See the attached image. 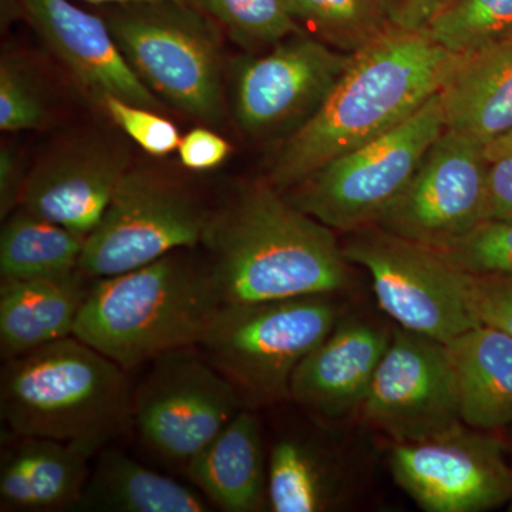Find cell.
I'll return each instance as SVG.
<instances>
[{
    "instance_id": "38",
    "label": "cell",
    "mask_w": 512,
    "mask_h": 512,
    "mask_svg": "<svg viewBox=\"0 0 512 512\" xmlns=\"http://www.w3.org/2000/svg\"><path fill=\"white\" fill-rule=\"evenodd\" d=\"M86 2L96 3V5L123 6L133 5V3L161 2V0H86ZM175 2L190 3V0H175Z\"/></svg>"
},
{
    "instance_id": "4",
    "label": "cell",
    "mask_w": 512,
    "mask_h": 512,
    "mask_svg": "<svg viewBox=\"0 0 512 512\" xmlns=\"http://www.w3.org/2000/svg\"><path fill=\"white\" fill-rule=\"evenodd\" d=\"M0 413L16 437L109 443L133 420L123 367L76 336L6 360Z\"/></svg>"
},
{
    "instance_id": "36",
    "label": "cell",
    "mask_w": 512,
    "mask_h": 512,
    "mask_svg": "<svg viewBox=\"0 0 512 512\" xmlns=\"http://www.w3.org/2000/svg\"><path fill=\"white\" fill-rule=\"evenodd\" d=\"M26 178H23L18 158L10 148H2L0 151V215L2 220L9 217L19 205L23 185Z\"/></svg>"
},
{
    "instance_id": "22",
    "label": "cell",
    "mask_w": 512,
    "mask_h": 512,
    "mask_svg": "<svg viewBox=\"0 0 512 512\" xmlns=\"http://www.w3.org/2000/svg\"><path fill=\"white\" fill-rule=\"evenodd\" d=\"M456 375L461 421L473 429L512 427V336L480 325L446 343Z\"/></svg>"
},
{
    "instance_id": "28",
    "label": "cell",
    "mask_w": 512,
    "mask_h": 512,
    "mask_svg": "<svg viewBox=\"0 0 512 512\" xmlns=\"http://www.w3.org/2000/svg\"><path fill=\"white\" fill-rule=\"evenodd\" d=\"M215 22L228 30L239 45H278L302 32L289 10L288 0H190Z\"/></svg>"
},
{
    "instance_id": "27",
    "label": "cell",
    "mask_w": 512,
    "mask_h": 512,
    "mask_svg": "<svg viewBox=\"0 0 512 512\" xmlns=\"http://www.w3.org/2000/svg\"><path fill=\"white\" fill-rule=\"evenodd\" d=\"M423 32L448 52L473 55L512 36V0H451Z\"/></svg>"
},
{
    "instance_id": "18",
    "label": "cell",
    "mask_w": 512,
    "mask_h": 512,
    "mask_svg": "<svg viewBox=\"0 0 512 512\" xmlns=\"http://www.w3.org/2000/svg\"><path fill=\"white\" fill-rule=\"evenodd\" d=\"M2 458L3 511H56L77 507L89 480V461L106 443L18 437Z\"/></svg>"
},
{
    "instance_id": "10",
    "label": "cell",
    "mask_w": 512,
    "mask_h": 512,
    "mask_svg": "<svg viewBox=\"0 0 512 512\" xmlns=\"http://www.w3.org/2000/svg\"><path fill=\"white\" fill-rule=\"evenodd\" d=\"M242 407L235 387L191 346L154 360L134 396L133 421L151 453L185 466Z\"/></svg>"
},
{
    "instance_id": "23",
    "label": "cell",
    "mask_w": 512,
    "mask_h": 512,
    "mask_svg": "<svg viewBox=\"0 0 512 512\" xmlns=\"http://www.w3.org/2000/svg\"><path fill=\"white\" fill-rule=\"evenodd\" d=\"M77 507L110 512H204L194 488L157 473L117 448L104 447Z\"/></svg>"
},
{
    "instance_id": "9",
    "label": "cell",
    "mask_w": 512,
    "mask_h": 512,
    "mask_svg": "<svg viewBox=\"0 0 512 512\" xmlns=\"http://www.w3.org/2000/svg\"><path fill=\"white\" fill-rule=\"evenodd\" d=\"M210 214L180 184L128 171L97 227L87 235L79 269L89 279L133 271L202 244Z\"/></svg>"
},
{
    "instance_id": "37",
    "label": "cell",
    "mask_w": 512,
    "mask_h": 512,
    "mask_svg": "<svg viewBox=\"0 0 512 512\" xmlns=\"http://www.w3.org/2000/svg\"><path fill=\"white\" fill-rule=\"evenodd\" d=\"M485 154H487L488 161L512 154V130L485 146Z\"/></svg>"
},
{
    "instance_id": "13",
    "label": "cell",
    "mask_w": 512,
    "mask_h": 512,
    "mask_svg": "<svg viewBox=\"0 0 512 512\" xmlns=\"http://www.w3.org/2000/svg\"><path fill=\"white\" fill-rule=\"evenodd\" d=\"M359 416L393 443L430 439L463 423L446 343L394 326Z\"/></svg>"
},
{
    "instance_id": "1",
    "label": "cell",
    "mask_w": 512,
    "mask_h": 512,
    "mask_svg": "<svg viewBox=\"0 0 512 512\" xmlns=\"http://www.w3.org/2000/svg\"><path fill=\"white\" fill-rule=\"evenodd\" d=\"M464 57L423 30L392 26L353 53L318 109L279 148L268 183L289 191L329 161L399 126L443 89Z\"/></svg>"
},
{
    "instance_id": "29",
    "label": "cell",
    "mask_w": 512,
    "mask_h": 512,
    "mask_svg": "<svg viewBox=\"0 0 512 512\" xmlns=\"http://www.w3.org/2000/svg\"><path fill=\"white\" fill-rule=\"evenodd\" d=\"M466 274L512 275V222L487 220L446 249H437Z\"/></svg>"
},
{
    "instance_id": "2",
    "label": "cell",
    "mask_w": 512,
    "mask_h": 512,
    "mask_svg": "<svg viewBox=\"0 0 512 512\" xmlns=\"http://www.w3.org/2000/svg\"><path fill=\"white\" fill-rule=\"evenodd\" d=\"M202 244L225 303L333 295L352 281L336 231L256 184L210 215Z\"/></svg>"
},
{
    "instance_id": "3",
    "label": "cell",
    "mask_w": 512,
    "mask_h": 512,
    "mask_svg": "<svg viewBox=\"0 0 512 512\" xmlns=\"http://www.w3.org/2000/svg\"><path fill=\"white\" fill-rule=\"evenodd\" d=\"M184 251L96 279L73 335L124 370L200 346L225 301L210 261Z\"/></svg>"
},
{
    "instance_id": "24",
    "label": "cell",
    "mask_w": 512,
    "mask_h": 512,
    "mask_svg": "<svg viewBox=\"0 0 512 512\" xmlns=\"http://www.w3.org/2000/svg\"><path fill=\"white\" fill-rule=\"evenodd\" d=\"M345 498V483L335 458L305 436L282 437L268 461V503L274 512H325Z\"/></svg>"
},
{
    "instance_id": "33",
    "label": "cell",
    "mask_w": 512,
    "mask_h": 512,
    "mask_svg": "<svg viewBox=\"0 0 512 512\" xmlns=\"http://www.w3.org/2000/svg\"><path fill=\"white\" fill-rule=\"evenodd\" d=\"M181 163L192 171H208L220 167L229 154L228 141L207 128H195L181 138L178 147Z\"/></svg>"
},
{
    "instance_id": "20",
    "label": "cell",
    "mask_w": 512,
    "mask_h": 512,
    "mask_svg": "<svg viewBox=\"0 0 512 512\" xmlns=\"http://www.w3.org/2000/svg\"><path fill=\"white\" fill-rule=\"evenodd\" d=\"M82 271L40 279H2L0 352L15 359L73 336L90 286Z\"/></svg>"
},
{
    "instance_id": "19",
    "label": "cell",
    "mask_w": 512,
    "mask_h": 512,
    "mask_svg": "<svg viewBox=\"0 0 512 512\" xmlns=\"http://www.w3.org/2000/svg\"><path fill=\"white\" fill-rule=\"evenodd\" d=\"M185 468L195 487L220 510H269L261 424L251 410L242 407Z\"/></svg>"
},
{
    "instance_id": "25",
    "label": "cell",
    "mask_w": 512,
    "mask_h": 512,
    "mask_svg": "<svg viewBox=\"0 0 512 512\" xmlns=\"http://www.w3.org/2000/svg\"><path fill=\"white\" fill-rule=\"evenodd\" d=\"M0 234L2 279L59 278L79 271L86 235L19 207Z\"/></svg>"
},
{
    "instance_id": "32",
    "label": "cell",
    "mask_w": 512,
    "mask_h": 512,
    "mask_svg": "<svg viewBox=\"0 0 512 512\" xmlns=\"http://www.w3.org/2000/svg\"><path fill=\"white\" fill-rule=\"evenodd\" d=\"M468 302L480 323L512 336V275L466 274Z\"/></svg>"
},
{
    "instance_id": "30",
    "label": "cell",
    "mask_w": 512,
    "mask_h": 512,
    "mask_svg": "<svg viewBox=\"0 0 512 512\" xmlns=\"http://www.w3.org/2000/svg\"><path fill=\"white\" fill-rule=\"evenodd\" d=\"M46 107L29 73L10 59L0 64V130L39 128L46 120Z\"/></svg>"
},
{
    "instance_id": "17",
    "label": "cell",
    "mask_w": 512,
    "mask_h": 512,
    "mask_svg": "<svg viewBox=\"0 0 512 512\" xmlns=\"http://www.w3.org/2000/svg\"><path fill=\"white\" fill-rule=\"evenodd\" d=\"M126 173L120 154L64 151L37 165L26 178L19 207L87 237L103 218Z\"/></svg>"
},
{
    "instance_id": "35",
    "label": "cell",
    "mask_w": 512,
    "mask_h": 512,
    "mask_svg": "<svg viewBox=\"0 0 512 512\" xmlns=\"http://www.w3.org/2000/svg\"><path fill=\"white\" fill-rule=\"evenodd\" d=\"M451 0H384L389 18L397 28L423 30Z\"/></svg>"
},
{
    "instance_id": "31",
    "label": "cell",
    "mask_w": 512,
    "mask_h": 512,
    "mask_svg": "<svg viewBox=\"0 0 512 512\" xmlns=\"http://www.w3.org/2000/svg\"><path fill=\"white\" fill-rule=\"evenodd\" d=\"M101 106L110 119L151 156H167L180 147L183 137L177 127L170 120L158 116L153 109L127 103L117 97H106Z\"/></svg>"
},
{
    "instance_id": "34",
    "label": "cell",
    "mask_w": 512,
    "mask_h": 512,
    "mask_svg": "<svg viewBox=\"0 0 512 512\" xmlns=\"http://www.w3.org/2000/svg\"><path fill=\"white\" fill-rule=\"evenodd\" d=\"M512 222V154L490 161L485 221Z\"/></svg>"
},
{
    "instance_id": "8",
    "label": "cell",
    "mask_w": 512,
    "mask_h": 512,
    "mask_svg": "<svg viewBox=\"0 0 512 512\" xmlns=\"http://www.w3.org/2000/svg\"><path fill=\"white\" fill-rule=\"evenodd\" d=\"M346 235L343 254L369 272L377 303L396 326L448 343L480 325L468 302L466 272L437 249L376 224Z\"/></svg>"
},
{
    "instance_id": "39",
    "label": "cell",
    "mask_w": 512,
    "mask_h": 512,
    "mask_svg": "<svg viewBox=\"0 0 512 512\" xmlns=\"http://www.w3.org/2000/svg\"><path fill=\"white\" fill-rule=\"evenodd\" d=\"M508 446H510V453H511V458H512V427H511V440H510V443H508Z\"/></svg>"
},
{
    "instance_id": "14",
    "label": "cell",
    "mask_w": 512,
    "mask_h": 512,
    "mask_svg": "<svg viewBox=\"0 0 512 512\" xmlns=\"http://www.w3.org/2000/svg\"><path fill=\"white\" fill-rule=\"evenodd\" d=\"M352 59L350 53L299 32L264 56L247 59L235 73L234 111L254 136L312 116Z\"/></svg>"
},
{
    "instance_id": "16",
    "label": "cell",
    "mask_w": 512,
    "mask_h": 512,
    "mask_svg": "<svg viewBox=\"0 0 512 512\" xmlns=\"http://www.w3.org/2000/svg\"><path fill=\"white\" fill-rule=\"evenodd\" d=\"M393 330L340 316L332 332L296 367L291 400L329 421L359 416Z\"/></svg>"
},
{
    "instance_id": "7",
    "label": "cell",
    "mask_w": 512,
    "mask_h": 512,
    "mask_svg": "<svg viewBox=\"0 0 512 512\" xmlns=\"http://www.w3.org/2000/svg\"><path fill=\"white\" fill-rule=\"evenodd\" d=\"M439 93L399 126L323 165L285 197L343 234L376 224L446 130Z\"/></svg>"
},
{
    "instance_id": "26",
    "label": "cell",
    "mask_w": 512,
    "mask_h": 512,
    "mask_svg": "<svg viewBox=\"0 0 512 512\" xmlns=\"http://www.w3.org/2000/svg\"><path fill=\"white\" fill-rule=\"evenodd\" d=\"M296 22H305L318 39L340 52H359L393 23L384 0H288Z\"/></svg>"
},
{
    "instance_id": "12",
    "label": "cell",
    "mask_w": 512,
    "mask_h": 512,
    "mask_svg": "<svg viewBox=\"0 0 512 512\" xmlns=\"http://www.w3.org/2000/svg\"><path fill=\"white\" fill-rule=\"evenodd\" d=\"M488 167L485 144L446 128L376 225L430 248L450 247L485 221Z\"/></svg>"
},
{
    "instance_id": "11",
    "label": "cell",
    "mask_w": 512,
    "mask_h": 512,
    "mask_svg": "<svg viewBox=\"0 0 512 512\" xmlns=\"http://www.w3.org/2000/svg\"><path fill=\"white\" fill-rule=\"evenodd\" d=\"M498 433L461 423L430 439L393 443L394 481L427 512H481L511 504L510 446Z\"/></svg>"
},
{
    "instance_id": "5",
    "label": "cell",
    "mask_w": 512,
    "mask_h": 512,
    "mask_svg": "<svg viewBox=\"0 0 512 512\" xmlns=\"http://www.w3.org/2000/svg\"><path fill=\"white\" fill-rule=\"evenodd\" d=\"M340 316L332 295L225 303L201 346L244 406H269L291 399L296 367Z\"/></svg>"
},
{
    "instance_id": "15",
    "label": "cell",
    "mask_w": 512,
    "mask_h": 512,
    "mask_svg": "<svg viewBox=\"0 0 512 512\" xmlns=\"http://www.w3.org/2000/svg\"><path fill=\"white\" fill-rule=\"evenodd\" d=\"M20 5L43 42L100 103L117 97L161 109L163 101L131 69L106 20L69 0H20Z\"/></svg>"
},
{
    "instance_id": "6",
    "label": "cell",
    "mask_w": 512,
    "mask_h": 512,
    "mask_svg": "<svg viewBox=\"0 0 512 512\" xmlns=\"http://www.w3.org/2000/svg\"><path fill=\"white\" fill-rule=\"evenodd\" d=\"M106 22L158 99L204 123L224 119L220 39L208 15L191 3L161 0L113 6Z\"/></svg>"
},
{
    "instance_id": "21",
    "label": "cell",
    "mask_w": 512,
    "mask_h": 512,
    "mask_svg": "<svg viewBox=\"0 0 512 512\" xmlns=\"http://www.w3.org/2000/svg\"><path fill=\"white\" fill-rule=\"evenodd\" d=\"M446 128L488 146L512 130V36L464 57L440 90Z\"/></svg>"
}]
</instances>
